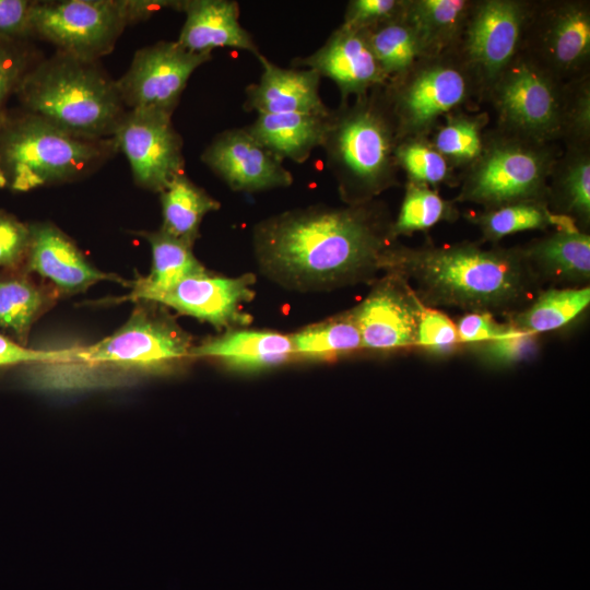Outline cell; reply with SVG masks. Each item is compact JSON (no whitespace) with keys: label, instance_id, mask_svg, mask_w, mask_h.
<instances>
[{"label":"cell","instance_id":"f35d334b","mask_svg":"<svg viewBox=\"0 0 590 590\" xmlns=\"http://www.w3.org/2000/svg\"><path fill=\"white\" fill-rule=\"evenodd\" d=\"M482 359L494 366H510L532 357L538 349L536 335L510 329L489 341L474 345Z\"/></svg>","mask_w":590,"mask_h":590},{"label":"cell","instance_id":"d6a6232c","mask_svg":"<svg viewBox=\"0 0 590 590\" xmlns=\"http://www.w3.org/2000/svg\"><path fill=\"white\" fill-rule=\"evenodd\" d=\"M487 122L486 113L457 110L446 116L445 123L432 132L429 141L453 168L464 169L481 154Z\"/></svg>","mask_w":590,"mask_h":590},{"label":"cell","instance_id":"7402d4cb","mask_svg":"<svg viewBox=\"0 0 590 590\" xmlns=\"http://www.w3.org/2000/svg\"><path fill=\"white\" fill-rule=\"evenodd\" d=\"M329 115L258 114L255 121L244 128L281 162L291 160L302 164L322 145Z\"/></svg>","mask_w":590,"mask_h":590},{"label":"cell","instance_id":"4dcf8cb0","mask_svg":"<svg viewBox=\"0 0 590 590\" xmlns=\"http://www.w3.org/2000/svg\"><path fill=\"white\" fill-rule=\"evenodd\" d=\"M361 31L388 81L424 57L405 8L402 13Z\"/></svg>","mask_w":590,"mask_h":590},{"label":"cell","instance_id":"3957f363","mask_svg":"<svg viewBox=\"0 0 590 590\" xmlns=\"http://www.w3.org/2000/svg\"><path fill=\"white\" fill-rule=\"evenodd\" d=\"M400 141L384 85L330 111L321 148L346 204L371 201L399 184Z\"/></svg>","mask_w":590,"mask_h":590},{"label":"cell","instance_id":"5bb4252c","mask_svg":"<svg viewBox=\"0 0 590 590\" xmlns=\"http://www.w3.org/2000/svg\"><path fill=\"white\" fill-rule=\"evenodd\" d=\"M129 164L135 184L161 192L184 173L182 139L172 116L150 110L126 111L113 135Z\"/></svg>","mask_w":590,"mask_h":590},{"label":"cell","instance_id":"7a4b0ae2","mask_svg":"<svg viewBox=\"0 0 590 590\" xmlns=\"http://www.w3.org/2000/svg\"><path fill=\"white\" fill-rule=\"evenodd\" d=\"M385 269L412 280L425 306L471 312L511 308L531 293L533 285V270L522 249H486L472 243L394 246Z\"/></svg>","mask_w":590,"mask_h":590},{"label":"cell","instance_id":"8fae6325","mask_svg":"<svg viewBox=\"0 0 590 590\" xmlns=\"http://www.w3.org/2000/svg\"><path fill=\"white\" fill-rule=\"evenodd\" d=\"M520 51L564 83L589 75L590 2L530 1Z\"/></svg>","mask_w":590,"mask_h":590},{"label":"cell","instance_id":"4fadbf2b","mask_svg":"<svg viewBox=\"0 0 590 590\" xmlns=\"http://www.w3.org/2000/svg\"><path fill=\"white\" fill-rule=\"evenodd\" d=\"M211 58V54L187 50L177 40L139 49L116 81L123 105L172 116L191 74Z\"/></svg>","mask_w":590,"mask_h":590},{"label":"cell","instance_id":"1f68e13d","mask_svg":"<svg viewBox=\"0 0 590 590\" xmlns=\"http://www.w3.org/2000/svg\"><path fill=\"white\" fill-rule=\"evenodd\" d=\"M589 303V286L550 288L523 311L515 314L508 323L519 331L536 335L564 327L581 314Z\"/></svg>","mask_w":590,"mask_h":590},{"label":"cell","instance_id":"f6af8a7d","mask_svg":"<svg viewBox=\"0 0 590 590\" xmlns=\"http://www.w3.org/2000/svg\"><path fill=\"white\" fill-rule=\"evenodd\" d=\"M62 350H34L0 334V366L31 363H52L60 359Z\"/></svg>","mask_w":590,"mask_h":590},{"label":"cell","instance_id":"83f0119b","mask_svg":"<svg viewBox=\"0 0 590 590\" xmlns=\"http://www.w3.org/2000/svg\"><path fill=\"white\" fill-rule=\"evenodd\" d=\"M54 303V295L21 270L0 274V328L26 346L35 320Z\"/></svg>","mask_w":590,"mask_h":590},{"label":"cell","instance_id":"e575fe53","mask_svg":"<svg viewBox=\"0 0 590 590\" xmlns=\"http://www.w3.org/2000/svg\"><path fill=\"white\" fill-rule=\"evenodd\" d=\"M457 217L458 211L452 201L445 200L426 185L408 181L399 214L392 223V234L396 238L410 235Z\"/></svg>","mask_w":590,"mask_h":590},{"label":"cell","instance_id":"277c9868","mask_svg":"<svg viewBox=\"0 0 590 590\" xmlns=\"http://www.w3.org/2000/svg\"><path fill=\"white\" fill-rule=\"evenodd\" d=\"M15 94L23 109L83 138H111L126 114L116 81L97 61L58 50L28 70Z\"/></svg>","mask_w":590,"mask_h":590},{"label":"cell","instance_id":"9a60e30c","mask_svg":"<svg viewBox=\"0 0 590 590\" xmlns=\"http://www.w3.org/2000/svg\"><path fill=\"white\" fill-rule=\"evenodd\" d=\"M423 306L409 282L390 272L351 312L361 332L362 346L374 351L415 346Z\"/></svg>","mask_w":590,"mask_h":590},{"label":"cell","instance_id":"d590c367","mask_svg":"<svg viewBox=\"0 0 590 590\" xmlns=\"http://www.w3.org/2000/svg\"><path fill=\"white\" fill-rule=\"evenodd\" d=\"M396 155L399 168L405 172L408 181L434 187L455 179V168L432 145L428 138L401 140Z\"/></svg>","mask_w":590,"mask_h":590},{"label":"cell","instance_id":"ab89813d","mask_svg":"<svg viewBox=\"0 0 590 590\" xmlns=\"http://www.w3.org/2000/svg\"><path fill=\"white\" fill-rule=\"evenodd\" d=\"M30 49L22 39L0 37V113L31 67Z\"/></svg>","mask_w":590,"mask_h":590},{"label":"cell","instance_id":"ac0fdd59","mask_svg":"<svg viewBox=\"0 0 590 590\" xmlns=\"http://www.w3.org/2000/svg\"><path fill=\"white\" fill-rule=\"evenodd\" d=\"M253 281L250 274L225 278L212 276L205 271L181 280L152 303L165 305L216 328L246 324L250 318L241 312V307L253 296Z\"/></svg>","mask_w":590,"mask_h":590},{"label":"cell","instance_id":"74e56055","mask_svg":"<svg viewBox=\"0 0 590 590\" xmlns=\"http://www.w3.org/2000/svg\"><path fill=\"white\" fill-rule=\"evenodd\" d=\"M460 345L456 323L444 312L423 306L416 331L415 346L434 355H450Z\"/></svg>","mask_w":590,"mask_h":590},{"label":"cell","instance_id":"836d02e7","mask_svg":"<svg viewBox=\"0 0 590 590\" xmlns=\"http://www.w3.org/2000/svg\"><path fill=\"white\" fill-rule=\"evenodd\" d=\"M291 338L294 355L305 358H330L363 347L351 312L306 328Z\"/></svg>","mask_w":590,"mask_h":590},{"label":"cell","instance_id":"d4e9b609","mask_svg":"<svg viewBox=\"0 0 590 590\" xmlns=\"http://www.w3.org/2000/svg\"><path fill=\"white\" fill-rule=\"evenodd\" d=\"M475 0H405L424 57L451 51Z\"/></svg>","mask_w":590,"mask_h":590},{"label":"cell","instance_id":"cb8c5ba5","mask_svg":"<svg viewBox=\"0 0 590 590\" xmlns=\"http://www.w3.org/2000/svg\"><path fill=\"white\" fill-rule=\"evenodd\" d=\"M139 234L151 246L152 270L148 276L137 280L129 299L152 303L181 280L205 272L203 266L194 257L191 245L162 229Z\"/></svg>","mask_w":590,"mask_h":590},{"label":"cell","instance_id":"603a6c76","mask_svg":"<svg viewBox=\"0 0 590 590\" xmlns=\"http://www.w3.org/2000/svg\"><path fill=\"white\" fill-rule=\"evenodd\" d=\"M190 356L213 357L238 370L280 365L294 356L292 338L271 331L231 330L190 350Z\"/></svg>","mask_w":590,"mask_h":590},{"label":"cell","instance_id":"e0dca14e","mask_svg":"<svg viewBox=\"0 0 590 590\" xmlns=\"http://www.w3.org/2000/svg\"><path fill=\"white\" fill-rule=\"evenodd\" d=\"M292 66L312 69L332 80L340 91L341 103L388 82L363 31L342 24L319 49L295 58Z\"/></svg>","mask_w":590,"mask_h":590},{"label":"cell","instance_id":"52a82bcc","mask_svg":"<svg viewBox=\"0 0 590 590\" xmlns=\"http://www.w3.org/2000/svg\"><path fill=\"white\" fill-rule=\"evenodd\" d=\"M178 5L179 1L166 0L34 1L31 36L48 40L58 51L97 61L113 50L126 26Z\"/></svg>","mask_w":590,"mask_h":590},{"label":"cell","instance_id":"ee69618b","mask_svg":"<svg viewBox=\"0 0 590 590\" xmlns=\"http://www.w3.org/2000/svg\"><path fill=\"white\" fill-rule=\"evenodd\" d=\"M33 3L28 0H0V37L25 40L31 36Z\"/></svg>","mask_w":590,"mask_h":590},{"label":"cell","instance_id":"d6986e66","mask_svg":"<svg viewBox=\"0 0 590 590\" xmlns=\"http://www.w3.org/2000/svg\"><path fill=\"white\" fill-rule=\"evenodd\" d=\"M257 59L262 74L257 83L246 87L245 110L258 114L329 115L320 94L321 76L312 69L281 68L262 54Z\"/></svg>","mask_w":590,"mask_h":590},{"label":"cell","instance_id":"9c48e42d","mask_svg":"<svg viewBox=\"0 0 590 590\" xmlns=\"http://www.w3.org/2000/svg\"><path fill=\"white\" fill-rule=\"evenodd\" d=\"M567 83L519 51L488 90L496 129L541 143L563 140Z\"/></svg>","mask_w":590,"mask_h":590},{"label":"cell","instance_id":"484cf974","mask_svg":"<svg viewBox=\"0 0 590 590\" xmlns=\"http://www.w3.org/2000/svg\"><path fill=\"white\" fill-rule=\"evenodd\" d=\"M522 251L532 270L557 281L581 283L590 278V235L579 228L558 229Z\"/></svg>","mask_w":590,"mask_h":590},{"label":"cell","instance_id":"8d00e7d4","mask_svg":"<svg viewBox=\"0 0 590 590\" xmlns=\"http://www.w3.org/2000/svg\"><path fill=\"white\" fill-rule=\"evenodd\" d=\"M563 141L566 146L590 145V75L567 83Z\"/></svg>","mask_w":590,"mask_h":590},{"label":"cell","instance_id":"8992f818","mask_svg":"<svg viewBox=\"0 0 590 590\" xmlns=\"http://www.w3.org/2000/svg\"><path fill=\"white\" fill-rule=\"evenodd\" d=\"M559 154L555 143L535 142L496 128L485 131L480 156L462 169L455 201L485 209L547 202L548 179Z\"/></svg>","mask_w":590,"mask_h":590},{"label":"cell","instance_id":"b9f144b4","mask_svg":"<svg viewBox=\"0 0 590 590\" xmlns=\"http://www.w3.org/2000/svg\"><path fill=\"white\" fill-rule=\"evenodd\" d=\"M405 0H351L342 25L365 30L404 11Z\"/></svg>","mask_w":590,"mask_h":590},{"label":"cell","instance_id":"ba28073f","mask_svg":"<svg viewBox=\"0 0 590 590\" xmlns=\"http://www.w3.org/2000/svg\"><path fill=\"white\" fill-rule=\"evenodd\" d=\"M384 91L401 140L428 138L439 118L480 99L469 72L452 51L420 58L390 79Z\"/></svg>","mask_w":590,"mask_h":590},{"label":"cell","instance_id":"30bf717a","mask_svg":"<svg viewBox=\"0 0 590 590\" xmlns=\"http://www.w3.org/2000/svg\"><path fill=\"white\" fill-rule=\"evenodd\" d=\"M190 350L189 338L170 320L138 306L113 334L87 346L64 349L62 358L55 363L160 373L191 357Z\"/></svg>","mask_w":590,"mask_h":590},{"label":"cell","instance_id":"6da1fadb","mask_svg":"<svg viewBox=\"0 0 590 590\" xmlns=\"http://www.w3.org/2000/svg\"><path fill=\"white\" fill-rule=\"evenodd\" d=\"M392 223L375 200L335 208L312 205L258 223V260L279 282L295 288H329L385 269L394 247Z\"/></svg>","mask_w":590,"mask_h":590},{"label":"cell","instance_id":"f1b7e54d","mask_svg":"<svg viewBox=\"0 0 590 590\" xmlns=\"http://www.w3.org/2000/svg\"><path fill=\"white\" fill-rule=\"evenodd\" d=\"M160 194L161 229L191 246L199 236L204 215L220 208V202L194 185L185 173L176 176Z\"/></svg>","mask_w":590,"mask_h":590},{"label":"cell","instance_id":"7c38bea8","mask_svg":"<svg viewBox=\"0 0 590 590\" xmlns=\"http://www.w3.org/2000/svg\"><path fill=\"white\" fill-rule=\"evenodd\" d=\"M530 1L475 0L451 50L472 78L480 99L520 51Z\"/></svg>","mask_w":590,"mask_h":590},{"label":"cell","instance_id":"5b68a950","mask_svg":"<svg viewBox=\"0 0 590 590\" xmlns=\"http://www.w3.org/2000/svg\"><path fill=\"white\" fill-rule=\"evenodd\" d=\"M116 152L113 137H79L25 109L0 113V188L25 192L68 181Z\"/></svg>","mask_w":590,"mask_h":590},{"label":"cell","instance_id":"60d3db41","mask_svg":"<svg viewBox=\"0 0 590 590\" xmlns=\"http://www.w3.org/2000/svg\"><path fill=\"white\" fill-rule=\"evenodd\" d=\"M30 243V225L0 211V268L8 271L21 270L25 266Z\"/></svg>","mask_w":590,"mask_h":590},{"label":"cell","instance_id":"44dd1931","mask_svg":"<svg viewBox=\"0 0 590 590\" xmlns=\"http://www.w3.org/2000/svg\"><path fill=\"white\" fill-rule=\"evenodd\" d=\"M186 19L177 42L196 54L232 47L258 57L259 48L239 22V7L233 0H185L180 10Z\"/></svg>","mask_w":590,"mask_h":590},{"label":"cell","instance_id":"2e32d148","mask_svg":"<svg viewBox=\"0 0 590 590\" xmlns=\"http://www.w3.org/2000/svg\"><path fill=\"white\" fill-rule=\"evenodd\" d=\"M201 161L232 190L258 192L288 187L292 174L245 128L224 130L202 152Z\"/></svg>","mask_w":590,"mask_h":590},{"label":"cell","instance_id":"4316f807","mask_svg":"<svg viewBox=\"0 0 590 590\" xmlns=\"http://www.w3.org/2000/svg\"><path fill=\"white\" fill-rule=\"evenodd\" d=\"M547 205L556 214L581 223L590 222V145L566 146L548 179Z\"/></svg>","mask_w":590,"mask_h":590},{"label":"cell","instance_id":"f546056e","mask_svg":"<svg viewBox=\"0 0 590 590\" xmlns=\"http://www.w3.org/2000/svg\"><path fill=\"white\" fill-rule=\"evenodd\" d=\"M469 220L475 224L484 237L492 241L528 229L578 228L573 219L551 211L545 201H522L471 214Z\"/></svg>","mask_w":590,"mask_h":590},{"label":"cell","instance_id":"ffe728a7","mask_svg":"<svg viewBox=\"0 0 590 590\" xmlns=\"http://www.w3.org/2000/svg\"><path fill=\"white\" fill-rule=\"evenodd\" d=\"M27 272L48 279L59 291L76 293L102 280H117L95 269L59 228L48 223L30 225Z\"/></svg>","mask_w":590,"mask_h":590},{"label":"cell","instance_id":"7bdbcfd3","mask_svg":"<svg viewBox=\"0 0 590 590\" xmlns=\"http://www.w3.org/2000/svg\"><path fill=\"white\" fill-rule=\"evenodd\" d=\"M460 343L477 345L495 339L510 329V324L498 323L489 312H469L458 322Z\"/></svg>","mask_w":590,"mask_h":590}]
</instances>
